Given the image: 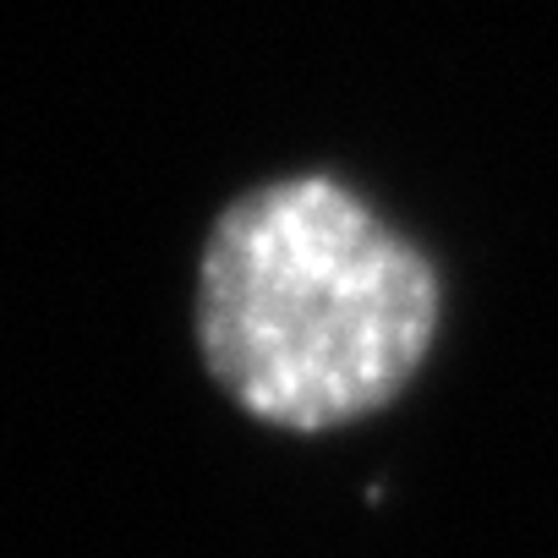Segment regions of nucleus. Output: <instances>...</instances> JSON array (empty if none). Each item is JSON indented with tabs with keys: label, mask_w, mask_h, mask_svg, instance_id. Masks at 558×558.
<instances>
[{
	"label": "nucleus",
	"mask_w": 558,
	"mask_h": 558,
	"mask_svg": "<svg viewBox=\"0 0 558 558\" xmlns=\"http://www.w3.org/2000/svg\"><path fill=\"white\" fill-rule=\"evenodd\" d=\"M438 329L427 257L324 175L230 203L203 252L197 335L257 422L324 433L389 405Z\"/></svg>",
	"instance_id": "1"
}]
</instances>
